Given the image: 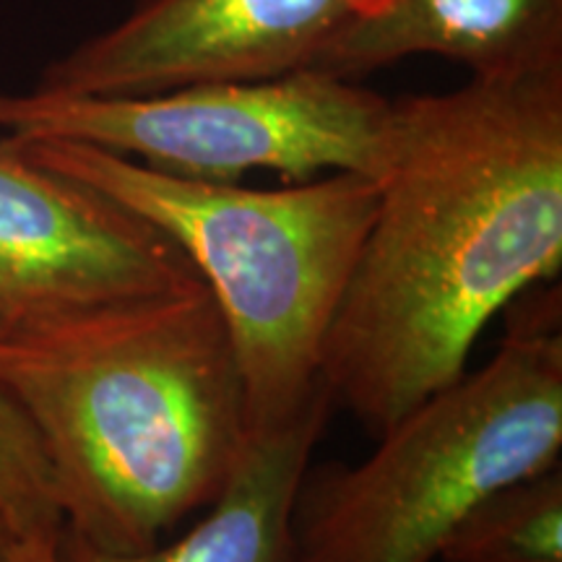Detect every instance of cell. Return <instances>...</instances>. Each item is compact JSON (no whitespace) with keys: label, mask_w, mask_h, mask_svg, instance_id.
<instances>
[{"label":"cell","mask_w":562,"mask_h":562,"mask_svg":"<svg viewBox=\"0 0 562 562\" xmlns=\"http://www.w3.org/2000/svg\"><path fill=\"white\" fill-rule=\"evenodd\" d=\"M378 209L321 351L372 435L459 381L484 326L562 269V68L391 102Z\"/></svg>","instance_id":"obj_1"},{"label":"cell","mask_w":562,"mask_h":562,"mask_svg":"<svg viewBox=\"0 0 562 562\" xmlns=\"http://www.w3.org/2000/svg\"><path fill=\"white\" fill-rule=\"evenodd\" d=\"M0 389L37 435L63 529L102 552L161 544L222 495L252 438L203 281L0 331Z\"/></svg>","instance_id":"obj_2"},{"label":"cell","mask_w":562,"mask_h":562,"mask_svg":"<svg viewBox=\"0 0 562 562\" xmlns=\"http://www.w3.org/2000/svg\"><path fill=\"white\" fill-rule=\"evenodd\" d=\"M42 167L94 188L191 258L227 323L252 432L321 393V351L378 209V182L331 172L290 188L188 180L89 144L9 136Z\"/></svg>","instance_id":"obj_3"},{"label":"cell","mask_w":562,"mask_h":562,"mask_svg":"<svg viewBox=\"0 0 562 562\" xmlns=\"http://www.w3.org/2000/svg\"><path fill=\"white\" fill-rule=\"evenodd\" d=\"M497 355L391 425L357 467L302 476L292 526L305 562H435L490 492L560 467V292L510 302Z\"/></svg>","instance_id":"obj_4"},{"label":"cell","mask_w":562,"mask_h":562,"mask_svg":"<svg viewBox=\"0 0 562 562\" xmlns=\"http://www.w3.org/2000/svg\"><path fill=\"white\" fill-rule=\"evenodd\" d=\"M389 115L391 100L318 70L149 94L0 91L5 136L76 140L209 182H240L252 170L292 182L321 172L375 178Z\"/></svg>","instance_id":"obj_5"},{"label":"cell","mask_w":562,"mask_h":562,"mask_svg":"<svg viewBox=\"0 0 562 562\" xmlns=\"http://www.w3.org/2000/svg\"><path fill=\"white\" fill-rule=\"evenodd\" d=\"M199 281L165 232L0 138V331Z\"/></svg>","instance_id":"obj_6"},{"label":"cell","mask_w":562,"mask_h":562,"mask_svg":"<svg viewBox=\"0 0 562 562\" xmlns=\"http://www.w3.org/2000/svg\"><path fill=\"white\" fill-rule=\"evenodd\" d=\"M378 0H138L128 16L47 63L50 94H149L311 70Z\"/></svg>","instance_id":"obj_7"},{"label":"cell","mask_w":562,"mask_h":562,"mask_svg":"<svg viewBox=\"0 0 562 562\" xmlns=\"http://www.w3.org/2000/svg\"><path fill=\"white\" fill-rule=\"evenodd\" d=\"M425 53L480 79L562 68V0H378L311 70L355 81Z\"/></svg>","instance_id":"obj_8"},{"label":"cell","mask_w":562,"mask_h":562,"mask_svg":"<svg viewBox=\"0 0 562 562\" xmlns=\"http://www.w3.org/2000/svg\"><path fill=\"white\" fill-rule=\"evenodd\" d=\"M328 409L331 396L321 393L286 425L252 432L227 487L178 542L115 554L60 529V562H305L294 539L292 510Z\"/></svg>","instance_id":"obj_9"},{"label":"cell","mask_w":562,"mask_h":562,"mask_svg":"<svg viewBox=\"0 0 562 562\" xmlns=\"http://www.w3.org/2000/svg\"><path fill=\"white\" fill-rule=\"evenodd\" d=\"M435 562H562V469L482 497L453 526Z\"/></svg>","instance_id":"obj_10"},{"label":"cell","mask_w":562,"mask_h":562,"mask_svg":"<svg viewBox=\"0 0 562 562\" xmlns=\"http://www.w3.org/2000/svg\"><path fill=\"white\" fill-rule=\"evenodd\" d=\"M0 495L16 533L34 526H63L53 495L50 467L37 435L3 389H0Z\"/></svg>","instance_id":"obj_11"},{"label":"cell","mask_w":562,"mask_h":562,"mask_svg":"<svg viewBox=\"0 0 562 562\" xmlns=\"http://www.w3.org/2000/svg\"><path fill=\"white\" fill-rule=\"evenodd\" d=\"M60 529L63 526H34L19 531L0 554V562H60Z\"/></svg>","instance_id":"obj_12"},{"label":"cell","mask_w":562,"mask_h":562,"mask_svg":"<svg viewBox=\"0 0 562 562\" xmlns=\"http://www.w3.org/2000/svg\"><path fill=\"white\" fill-rule=\"evenodd\" d=\"M13 537H16V529H13L11 516H9V508H5L3 495H0V554H3L5 547L11 544Z\"/></svg>","instance_id":"obj_13"}]
</instances>
